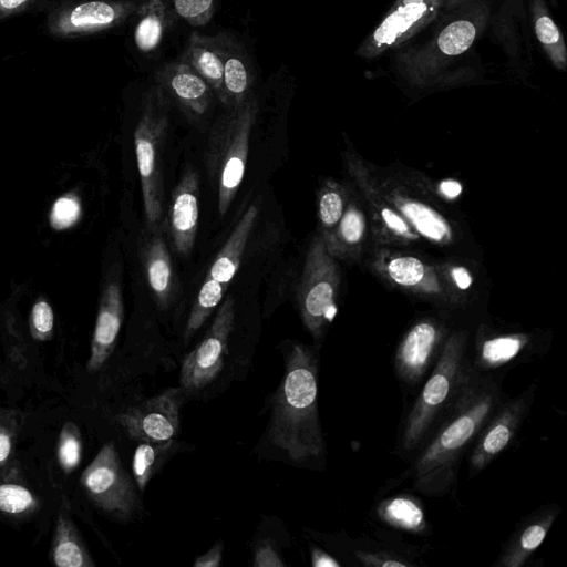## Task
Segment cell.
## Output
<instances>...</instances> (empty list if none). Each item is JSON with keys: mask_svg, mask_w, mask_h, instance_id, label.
<instances>
[{"mask_svg": "<svg viewBox=\"0 0 567 567\" xmlns=\"http://www.w3.org/2000/svg\"><path fill=\"white\" fill-rule=\"evenodd\" d=\"M502 374L472 373L441 417L423 446L413 457V488L429 497L443 496L453 486L464 454L507 396Z\"/></svg>", "mask_w": 567, "mask_h": 567, "instance_id": "6da1fadb", "label": "cell"}, {"mask_svg": "<svg viewBox=\"0 0 567 567\" xmlns=\"http://www.w3.org/2000/svg\"><path fill=\"white\" fill-rule=\"evenodd\" d=\"M318 363L301 343L287 354L286 371L272 396L269 441L296 462L318 458L324 453L319 422Z\"/></svg>", "mask_w": 567, "mask_h": 567, "instance_id": "7a4b0ae2", "label": "cell"}, {"mask_svg": "<svg viewBox=\"0 0 567 567\" xmlns=\"http://www.w3.org/2000/svg\"><path fill=\"white\" fill-rule=\"evenodd\" d=\"M468 337L464 331L447 336L439 360L405 416L398 440L401 455L414 457L429 439L471 373Z\"/></svg>", "mask_w": 567, "mask_h": 567, "instance_id": "3957f363", "label": "cell"}, {"mask_svg": "<svg viewBox=\"0 0 567 567\" xmlns=\"http://www.w3.org/2000/svg\"><path fill=\"white\" fill-rule=\"evenodd\" d=\"M213 124L205 159L212 182L217 188L218 210H228L245 176L249 140L258 113L255 92L244 102L226 107Z\"/></svg>", "mask_w": 567, "mask_h": 567, "instance_id": "277c9868", "label": "cell"}, {"mask_svg": "<svg viewBox=\"0 0 567 567\" xmlns=\"http://www.w3.org/2000/svg\"><path fill=\"white\" fill-rule=\"evenodd\" d=\"M487 17L485 7L467 9L424 44L400 53L396 58L400 73L414 85L435 83L443 71L474 44Z\"/></svg>", "mask_w": 567, "mask_h": 567, "instance_id": "5b68a950", "label": "cell"}, {"mask_svg": "<svg viewBox=\"0 0 567 567\" xmlns=\"http://www.w3.org/2000/svg\"><path fill=\"white\" fill-rule=\"evenodd\" d=\"M169 107L171 101L155 83L143 96L142 112L134 132L144 210L150 228H154L163 217L161 154L168 130Z\"/></svg>", "mask_w": 567, "mask_h": 567, "instance_id": "8992f818", "label": "cell"}, {"mask_svg": "<svg viewBox=\"0 0 567 567\" xmlns=\"http://www.w3.org/2000/svg\"><path fill=\"white\" fill-rule=\"evenodd\" d=\"M258 216L255 205L247 208L218 251L198 291L185 328L189 339L212 315L235 276Z\"/></svg>", "mask_w": 567, "mask_h": 567, "instance_id": "52a82bcc", "label": "cell"}, {"mask_svg": "<svg viewBox=\"0 0 567 567\" xmlns=\"http://www.w3.org/2000/svg\"><path fill=\"white\" fill-rule=\"evenodd\" d=\"M337 275L322 237L316 236L309 247L298 286V305L302 321L315 339L336 312Z\"/></svg>", "mask_w": 567, "mask_h": 567, "instance_id": "ba28073f", "label": "cell"}, {"mask_svg": "<svg viewBox=\"0 0 567 567\" xmlns=\"http://www.w3.org/2000/svg\"><path fill=\"white\" fill-rule=\"evenodd\" d=\"M81 484L94 504L120 519H128L138 507L133 483L113 442L104 444L84 470Z\"/></svg>", "mask_w": 567, "mask_h": 567, "instance_id": "9c48e42d", "label": "cell"}, {"mask_svg": "<svg viewBox=\"0 0 567 567\" xmlns=\"http://www.w3.org/2000/svg\"><path fill=\"white\" fill-rule=\"evenodd\" d=\"M530 385L515 398L506 396L475 439L468 456L470 476L488 466L515 439L535 396Z\"/></svg>", "mask_w": 567, "mask_h": 567, "instance_id": "30bf717a", "label": "cell"}, {"mask_svg": "<svg viewBox=\"0 0 567 567\" xmlns=\"http://www.w3.org/2000/svg\"><path fill=\"white\" fill-rule=\"evenodd\" d=\"M234 321L235 301L228 297L219 307L200 343L183 361L179 382L184 389H203L219 374Z\"/></svg>", "mask_w": 567, "mask_h": 567, "instance_id": "8fae6325", "label": "cell"}, {"mask_svg": "<svg viewBox=\"0 0 567 567\" xmlns=\"http://www.w3.org/2000/svg\"><path fill=\"white\" fill-rule=\"evenodd\" d=\"M442 7V0H396L357 53L374 58L400 45L431 23Z\"/></svg>", "mask_w": 567, "mask_h": 567, "instance_id": "7c38bea8", "label": "cell"}, {"mask_svg": "<svg viewBox=\"0 0 567 567\" xmlns=\"http://www.w3.org/2000/svg\"><path fill=\"white\" fill-rule=\"evenodd\" d=\"M447 334L433 320L413 324L400 341L394 355V370L404 385H419L433 369L443 350Z\"/></svg>", "mask_w": 567, "mask_h": 567, "instance_id": "4fadbf2b", "label": "cell"}, {"mask_svg": "<svg viewBox=\"0 0 567 567\" xmlns=\"http://www.w3.org/2000/svg\"><path fill=\"white\" fill-rule=\"evenodd\" d=\"M179 389H166L118 416L128 435L138 441H173L179 426Z\"/></svg>", "mask_w": 567, "mask_h": 567, "instance_id": "5bb4252c", "label": "cell"}, {"mask_svg": "<svg viewBox=\"0 0 567 567\" xmlns=\"http://www.w3.org/2000/svg\"><path fill=\"white\" fill-rule=\"evenodd\" d=\"M140 0H91L65 9L50 20L55 35L85 34L117 27L135 13Z\"/></svg>", "mask_w": 567, "mask_h": 567, "instance_id": "9a60e30c", "label": "cell"}, {"mask_svg": "<svg viewBox=\"0 0 567 567\" xmlns=\"http://www.w3.org/2000/svg\"><path fill=\"white\" fill-rule=\"evenodd\" d=\"M155 83L189 120L203 118L212 106V87L182 58L161 66L155 72Z\"/></svg>", "mask_w": 567, "mask_h": 567, "instance_id": "2e32d148", "label": "cell"}, {"mask_svg": "<svg viewBox=\"0 0 567 567\" xmlns=\"http://www.w3.org/2000/svg\"><path fill=\"white\" fill-rule=\"evenodd\" d=\"M198 189V174L188 166L172 192L167 217L169 236L179 255L189 254L195 243L199 216Z\"/></svg>", "mask_w": 567, "mask_h": 567, "instance_id": "e0dca14e", "label": "cell"}, {"mask_svg": "<svg viewBox=\"0 0 567 567\" xmlns=\"http://www.w3.org/2000/svg\"><path fill=\"white\" fill-rule=\"evenodd\" d=\"M223 56V90L218 99L226 106H235L254 93L255 70L244 44L231 33L216 34Z\"/></svg>", "mask_w": 567, "mask_h": 567, "instance_id": "ac0fdd59", "label": "cell"}, {"mask_svg": "<svg viewBox=\"0 0 567 567\" xmlns=\"http://www.w3.org/2000/svg\"><path fill=\"white\" fill-rule=\"evenodd\" d=\"M123 319V301L120 286L110 282L103 290L91 344L87 370L96 372L112 353Z\"/></svg>", "mask_w": 567, "mask_h": 567, "instance_id": "d6986e66", "label": "cell"}, {"mask_svg": "<svg viewBox=\"0 0 567 567\" xmlns=\"http://www.w3.org/2000/svg\"><path fill=\"white\" fill-rule=\"evenodd\" d=\"M134 42L142 53H152L173 29L177 17L171 0H142L136 8Z\"/></svg>", "mask_w": 567, "mask_h": 567, "instance_id": "ffe728a7", "label": "cell"}, {"mask_svg": "<svg viewBox=\"0 0 567 567\" xmlns=\"http://www.w3.org/2000/svg\"><path fill=\"white\" fill-rule=\"evenodd\" d=\"M557 513V508L548 507L523 523L506 544L497 565L503 567L523 566L544 542Z\"/></svg>", "mask_w": 567, "mask_h": 567, "instance_id": "44dd1931", "label": "cell"}, {"mask_svg": "<svg viewBox=\"0 0 567 567\" xmlns=\"http://www.w3.org/2000/svg\"><path fill=\"white\" fill-rule=\"evenodd\" d=\"M530 339L525 334H503L484 339L471 357L472 368L480 373H495L528 354Z\"/></svg>", "mask_w": 567, "mask_h": 567, "instance_id": "7402d4cb", "label": "cell"}, {"mask_svg": "<svg viewBox=\"0 0 567 567\" xmlns=\"http://www.w3.org/2000/svg\"><path fill=\"white\" fill-rule=\"evenodd\" d=\"M181 58L207 82L219 99L223 90V56L216 34L193 32Z\"/></svg>", "mask_w": 567, "mask_h": 567, "instance_id": "603a6c76", "label": "cell"}, {"mask_svg": "<svg viewBox=\"0 0 567 567\" xmlns=\"http://www.w3.org/2000/svg\"><path fill=\"white\" fill-rule=\"evenodd\" d=\"M144 264L150 287L157 305L165 309L175 295V278L166 243L153 236L145 247Z\"/></svg>", "mask_w": 567, "mask_h": 567, "instance_id": "cb8c5ba5", "label": "cell"}, {"mask_svg": "<svg viewBox=\"0 0 567 567\" xmlns=\"http://www.w3.org/2000/svg\"><path fill=\"white\" fill-rule=\"evenodd\" d=\"M530 13L535 35L547 54L551 64L565 71L567 66V49L563 33L549 14L543 0H530Z\"/></svg>", "mask_w": 567, "mask_h": 567, "instance_id": "d4e9b609", "label": "cell"}, {"mask_svg": "<svg viewBox=\"0 0 567 567\" xmlns=\"http://www.w3.org/2000/svg\"><path fill=\"white\" fill-rule=\"evenodd\" d=\"M52 557L54 564L59 567H87L94 565L63 508H61L56 522L52 543Z\"/></svg>", "mask_w": 567, "mask_h": 567, "instance_id": "484cf974", "label": "cell"}, {"mask_svg": "<svg viewBox=\"0 0 567 567\" xmlns=\"http://www.w3.org/2000/svg\"><path fill=\"white\" fill-rule=\"evenodd\" d=\"M399 207L424 237L437 243L450 237L451 230L445 219L425 204L408 199L400 203Z\"/></svg>", "mask_w": 567, "mask_h": 567, "instance_id": "4316f807", "label": "cell"}, {"mask_svg": "<svg viewBox=\"0 0 567 567\" xmlns=\"http://www.w3.org/2000/svg\"><path fill=\"white\" fill-rule=\"evenodd\" d=\"M173 445L168 442L141 441L133 456V475L141 491H144L154 473L164 463Z\"/></svg>", "mask_w": 567, "mask_h": 567, "instance_id": "83f0119b", "label": "cell"}, {"mask_svg": "<svg viewBox=\"0 0 567 567\" xmlns=\"http://www.w3.org/2000/svg\"><path fill=\"white\" fill-rule=\"evenodd\" d=\"M381 516L389 524L406 530L419 532L425 525L423 509L406 496H398L383 504Z\"/></svg>", "mask_w": 567, "mask_h": 567, "instance_id": "f1b7e54d", "label": "cell"}, {"mask_svg": "<svg viewBox=\"0 0 567 567\" xmlns=\"http://www.w3.org/2000/svg\"><path fill=\"white\" fill-rule=\"evenodd\" d=\"M343 213L344 197L340 187L333 183L326 184L318 199V218L323 229V241L332 235Z\"/></svg>", "mask_w": 567, "mask_h": 567, "instance_id": "f546056e", "label": "cell"}, {"mask_svg": "<svg viewBox=\"0 0 567 567\" xmlns=\"http://www.w3.org/2000/svg\"><path fill=\"white\" fill-rule=\"evenodd\" d=\"M171 3L177 18L196 28L207 24L216 10V0H171Z\"/></svg>", "mask_w": 567, "mask_h": 567, "instance_id": "4dcf8cb0", "label": "cell"}, {"mask_svg": "<svg viewBox=\"0 0 567 567\" xmlns=\"http://www.w3.org/2000/svg\"><path fill=\"white\" fill-rule=\"evenodd\" d=\"M388 274L398 285L413 287L423 280L425 267L417 258L400 256L390 260Z\"/></svg>", "mask_w": 567, "mask_h": 567, "instance_id": "1f68e13d", "label": "cell"}, {"mask_svg": "<svg viewBox=\"0 0 567 567\" xmlns=\"http://www.w3.org/2000/svg\"><path fill=\"white\" fill-rule=\"evenodd\" d=\"M364 233V218L355 207L348 208L332 235L324 240L326 248L330 247L336 240L340 239L346 244H357L361 240Z\"/></svg>", "mask_w": 567, "mask_h": 567, "instance_id": "d6a6232c", "label": "cell"}, {"mask_svg": "<svg viewBox=\"0 0 567 567\" xmlns=\"http://www.w3.org/2000/svg\"><path fill=\"white\" fill-rule=\"evenodd\" d=\"M81 439L78 427L73 423H66L60 434L58 445V458L65 472L73 471L81 460Z\"/></svg>", "mask_w": 567, "mask_h": 567, "instance_id": "836d02e7", "label": "cell"}, {"mask_svg": "<svg viewBox=\"0 0 567 567\" xmlns=\"http://www.w3.org/2000/svg\"><path fill=\"white\" fill-rule=\"evenodd\" d=\"M31 492L18 484H0V511L8 514H21L34 506Z\"/></svg>", "mask_w": 567, "mask_h": 567, "instance_id": "e575fe53", "label": "cell"}, {"mask_svg": "<svg viewBox=\"0 0 567 567\" xmlns=\"http://www.w3.org/2000/svg\"><path fill=\"white\" fill-rule=\"evenodd\" d=\"M80 212V203L75 197H61L52 206L50 223L55 229L68 228L78 220Z\"/></svg>", "mask_w": 567, "mask_h": 567, "instance_id": "d590c367", "label": "cell"}, {"mask_svg": "<svg viewBox=\"0 0 567 567\" xmlns=\"http://www.w3.org/2000/svg\"><path fill=\"white\" fill-rule=\"evenodd\" d=\"M31 330L34 338L43 340L53 328V312L48 302L38 301L31 311Z\"/></svg>", "mask_w": 567, "mask_h": 567, "instance_id": "8d00e7d4", "label": "cell"}, {"mask_svg": "<svg viewBox=\"0 0 567 567\" xmlns=\"http://www.w3.org/2000/svg\"><path fill=\"white\" fill-rule=\"evenodd\" d=\"M255 567H285L278 551L270 544H262L255 551Z\"/></svg>", "mask_w": 567, "mask_h": 567, "instance_id": "74e56055", "label": "cell"}, {"mask_svg": "<svg viewBox=\"0 0 567 567\" xmlns=\"http://www.w3.org/2000/svg\"><path fill=\"white\" fill-rule=\"evenodd\" d=\"M381 217L386 226L401 236H410L411 231L406 223L391 208L381 207Z\"/></svg>", "mask_w": 567, "mask_h": 567, "instance_id": "f35d334b", "label": "cell"}, {"mask_svg": "<svg viewBox=\"0 0 567 567\" xmlns=\"http://www.w3.org/2000/svg\"><path fill=\"white\" fill-rule=\"evenodd\" d=\"M221 561V544L214 545L204 555L196 558L195 567H218Z\"/></svg>", "mask_w": 567, "mask_h": 567, "instance_id": "ab89813d", "label": "cell"}, {"mask_svg": "<svg viewBox=\"0 0 567 567\" xmlns=\"http://www.w3.org/2000/svg\"><path fill=\"white\" fill-rule=\"evenodd\" d=\"M33 0H0V18L14 13Z\"/></svg>", "mask_w": 567, "mask_h": 567, "instance_id": "60d3db41", "label": "cell"}, {"mask_svg": "<svg viewBox=\"0 0 567 567\" xmlns=\"http://www.w3.org/2000/svg\"><path fill=\"white\" fill-rule=\"evenodd\" d=\"M311 563L315 567H336L339 566V563L336 561L332 557L321 551L320 549H312L311 551Z\"/></svg>", "mask_w": 567, "mask_h": 567, "instance_id": "b9f144b4", "label": "cell"}, {"mask_svg": "<svg viewBox=\"0 0 567 567\" xmlns=\"http://www.w3.org/2000/svg\"><path fill=\"white\" fill-rule=\"evenodd\" d=\"M441 193L447 198H456L462 193V185L457 181L449 179L440 184Z\"/></svg>", "mask_w": 567, "mask_h": 567, "instance_id": "7bdbcfd3", "label": "cell"}, {"mask_svg": "<svg viewBox=\"0 0 567 567\" xmlns=\"http://www.w3.org/2000/svg\"><path fill=\"white\" fill-rule=\"evenodd\" d=\"M452 276L456 286L462 290L467 289L472 284V277L465 268H454L452 270Z\"/></svg>", "mask_w": 567, "mask_h": 567, "instance_id": "ee69618b", "label": "cell"}, {"mask_svg": "<svg viewBox=\"0 0 567 567\" xmlns=\"http://www.w3.org/2000/svg\"><path fill=\"white\" fill-rule=\"evenodd\" d=\"M11 452V439L10 435L0 430V463H3Z\"/></svg>", "mask_w": 567, "mask_h": 567, "instance_id": "f6af8a7d", "label": "cell"}, {"mask_svg": "<svg viewBox=\"0 0 567 567\" xmlns=\"http://www.w3.org/2000/svg\"><path fill=\"white\" fill-rule=\"evenodd\" d=\"M463 0H442L443 7H452L460 3Z\"/></svg>", "mask_w": 567, "mask_h": 567, "instance_id": "bcb514c9", "label": "cell"}]
</instances>
